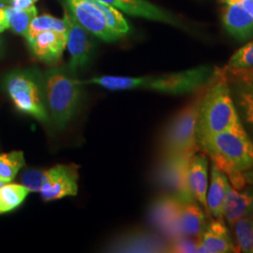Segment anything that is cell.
I'll return each instance as SVG.
<instances>
[{
	"label": "cell",
	"mask_w": 253,
	"mask_h": 253,
	"mask_svg": "<svg viewBox=\"0 0 253 253\" xmlns=\"http://www.w3.org/2000/svg\"><path fill=\"white\" fill-rule=\"evenodd\" d=\"M237 248L223 219L211 220L200 236L198 253H236Z\"/></svg>",
	"instance_id": "17"
},
{
	"label": "cell",
	"mask_w": 253,
	"mask_h": 253,
	"mask_svg": "<svg viewBox=\"0 0 253 253\" xmlns=\"http://www.w3.org/2000/svg\"><path fill=\"white\" fill-rule=\"evenodd\" d=\"M226 69L249 70L253 69V40L246 42L244 46L235 51L228 60Z\"/></svg>",
	"instance_id": "29"
},
{
	"label": "cell",
	"mask_w": 253,
	"mask_h": 253,
	"mask_svg": "<svg viewBox=\"0 0 253 253\" xmlns=\"http://www.w3.org/2000/svg\"><path fill=\"white\" fill-rule=\"evenodd\" d=\"M243 174H244V177L246 178L247 183L249 185L253 186V168L251 169V170H249V171H247V172H245Z\"/></svg>",
	"instance_id": "35"
},
{
	"label": "cell",
	"mask_w": 253,
	"mask_h": 253,
	"mask_svg": "<svg viewBox=\"0 0 253 253\" xmlns=\"http://www.w3.org/2000/svg\"><path fill=\"white\" fill-rule=\"evenodd\" d=\"M145 76L143 77H128V76H99L91 78L84 84H97L111 91L134 90L143 89Z\"/></svg>",
	"instance_id": "22"
},
{
	"label": "cell",
	"mask_w": 253,
	"mask_h": 253,
	"mask_svg": "<svg viewBox=\"0 0 253 253\" xmlns=\"http://www.w3.org/2000/svg\"><path fill=\"white\" fill-rule=\"evenodd\" d=\"M94 1L101 11L109 27L113 31H115L121 37L125 36L130 31L129 25L127 24L126 19L124 18V16L122 15L119 9H116L107 4H104L98 0H94Z\"/></svg>",
	"instance_id": "28"
},
{
	"label": "cell",
	"mask_w": 253,
	"mask_h": 253,
	"mask_svg": "<svg viewBox=\"0 0 253 253\" xmlns=\"http://www.w3.org/2000/svg\"><path fill=\"white\" fill-rule=\"evenodd\" d=\"M43 85L50 120L58 129H62L79 110L83 83L67 64L46 71L43 73Z\"/></svg>",
	"instance_id": "3"
},
{
	"label": "cell",
	"mask_w": 253,
	"mask_h": 253,
	"mask_svg": "<svg viewBox=\"0 0 253 253\" xmlns=\"http://www.w3.org/2000/svg\"><path fill=\"white\" fill-rule=\"evenodd\" d=\"M78 166L59 164L47 170V178L41 195L44 201L61 199L74 196L78 190Z\"/></svg>",
	"instance_id": "12"
},
{
	"label": "cell",
	"mask_w": 253,
	"mask_h": 253,
	"mask_svg": "<svg viewBox=\"0 0 253 253\" xmlns=\"http://www.w3.org/2000/svg\"><path fill=\"white\" fill-rule=\"evenodd\" d=\"M233 229L240 252L253 253V212L235 222Z\"/></svg>",
	"instance_id": "26"
},
{
	"label": "cell",
	"mask_w": 253,
	"mask_h": 253,
	"mask_svg": "<svg viewBox=\"0 0 253 253\" xmlns=\"http://www.w3.org/2000/svg\"><path fill=\"white\" fill-rule=\"evenodd\" d=\"M24 166L25 157L22 151L0 154V178L6 183L13 180Z\"/></svg>",
	"instance_id": "27"
},
{
	"label": "cell",
	"mask_w": 253,
	"mask_h": 253,
	"mask_svg": "<svg viewBox=\"0 0 253 253\" xmlns=\"http://www.w3.org/2000/svg\"><path fill=\"white\" fill-rule=\"evenodd\" d=\"M38 0H9V7L15 9H25L34 6Z\"/></svg>",
	"instance_id": "32"
},
{
	"label": "cell",
	"mask_w": 253,
	"mask_h": 253,
	"mask_svg": "<svg viewBox=\"0 0 253 253\" xmlns=\"http://www.w3.org/2000/svg\"><path fill=\"white\" fill-rule=\"evenodd\" d=\"M196 152L179 154L161 158L155 172L157 184L182 203L194 202L188 184L190 161Z\"/></svg>",
	"instance_id": "7"
},
{
	"label": "cell",
	"mask_w": 253,
	"mask_h": 253,
	"mask_svg": "<svg viewBox=\"0 0 253 253\" xmlns=\"http://www.w3.org/2000/svg\"><path fill=\"white\" fill-rule=\"evenodd\" d=\"M27 41L33 56L49 65L59 62L67 47V37L54 31L41 32Z\"/></svg>",
	"instance_id": "16"
},
{
	"label": "cell",
	"mask_w": 253,
	"mask_h": 253,
	"mask_svg": "<svg viewBox=\"0 0 253 253\" xmlns=\"http://www.w3.org/2000/svg\"><path fill=\"white\" fill-rule=\"evenodd\" d=\"M204 88L196 92L165 127L160 145L161 158L198 151L197 121Z\"/></svg>",
	"instance_id": "5"
},
{
	"label": "cell",
	"mask_w": 253,
	"mask_h": 253,
	"mask_svg": "<svg viewBox=\"0 0 253 253\" xmlns=\"http://www.w3.org/2000/svg\"><path fill=\"white\" fill-rule=\"evenodd\" d=\"M168 239L147 231H132L118 236L108 246L109 252L117 253H166Z\"/></svg>",
	"instance_id": "13"
},
{
	"label": "cell",
	"mask_w": 253,
	"mask_h": 253,
	"mask_svg": "<svg viewBox=\"0 0 253 253\" xmlns=\"http://www.w3.org/2000/svg\"><path fill=\"white\" fill-rule=\"evenodd\" d=\"M188 184L194 200L209 215L207 194L208 189V160L204 153L194 154L190 161L188 171Z\"/></svg>",
	"instance_id": "18"
},
{
	"label": "cell",
	"mask_w": 253,
	"mask_h": 253,
	"mask_svg": "<svg viewBox=\"0 0 253 253\" xmlns=\"http://www.w3.org/2000/svg\"><path fill=\"white\" fill-rule=\"evenodd\" d=\"M9 29V22L4 8H0V34Z\"/></svg>",
	"instance_id": "34"
},
{
	"label": "cell",
	"mask_w": 253,
	"mask_h": 253,
	"mask_svg": "<svg viewBox=\"0 0 253 253\" xmlns=\"http://www.w3.org/2000/svg\"><path fill=\"white\" fill-rule=\"evenodd\" d=\"M223 71L239 118L253 133V69Z\"/></svg>",
	"instance_id": "10"
},
{
	"label": "cell",
	"mask_w": 253,
	"mask_h": 253,
	"mask_svg": "<svg viewBox=\"0 0 253 253\" xmlns=\"http://www.w3.org/2000/svg\"><path fill=\"white\" fill-rule=\"evenodd\" d=\"M222 24L228 34L239 42L253 40V19L238 3L220 1Z\"/></svg>",
	"instance_id": "15"
},
{
	"label": "cell",
	"mask_w": 253,
	"mask_h": 253,
	"mask_svg": "<svg viewBox=\"0 0 253 253\" xmlns=\"http://www.w3.org/2000/svg\"><path fill=\"white\" fill-rule=\"evenodd\" d=\"M241 122L223 70L217 69L204 88L197 121L198 144Z\"/></svg>",
	"instance_id": "2"
},
{
	"label": "cell",
	"mask_w": 253,
	"mask_h": 253,
	"mask_svg": "<svg viewBox=\"0 0 253 253\" xmlns=\"http://www.w3.org/2000/svg\"><path fill=\"white\" fill-rule=\"evenodd\" d=\"M198 146L226 174L235 190H242L248 185L243 173L253 168V142L241 122L208 137Z\"/></svg>",
	"instance_id": "1"
},
{
	"label": "cell",
	"mask_w": 253,
	"mask_h": 253,
	"mask_svg": "<svg viewBox=\"0 0 253 253\" xmlns=\"http://www.w3.org/2000/svg\"><path fill=\"white\" fill-rule=\"evenodd\" d=\"M45 31H54L68 38V26L66 24V21L64 19L55 18L52 15L44 14L42 16L37 15L32 20L26 39L27 40L41 32Z\"/></svg>",
	"instance_id": "25"
},
{
	"label": "cell",
	"mask_w": 253,
	"mask_h": 253,
	"mask_svg": "<svg viewBox=\"0 0 253 253\" xmlns=\"http://www.w3.org/2000/svg\"><path fill=\"white\" fill-rule=\"evenodd\" d=\"M4 184H6V182L3 180V179H1V178H0V187H1V186H3Z\"/></svg>",
	"instance_id": "36"
},
{
	"label": "cell",
	"mask_w": 253,
	"mask_h": 253,
	"mask_svg": "<svg viewBox=\"0 0 253 253\" xmlns=\"http://www.w3.org/2000/svg\"><path fill=\"white\" fill-rule=\"evenodd\" d=\"M47 178V170H36L29 169L22 175V184L27 188L29 191L40 192Z\"/></svg>",
	"instance_id": "31"
},
{
	"label": "cell",
	"mask_w": 253,
	"mask_h": 253,
	"mask_svg": "<svg viewBox=\"0 0 253 253\" xmlns=\"http://www.w3.org/2000/svg\"><path fill=\"white\" fill-rule=\"evenodd\" d=\"M182 202L171 194L154 200L148 209V217L154 228L166 239L182 235L179 228Z\"/></svg>",
	"instance_id": "9"
},
{
	"label": "cell",
	"mask_w": 253,
	"mask_h": 253,
	"mask_svg": "<svg viewBox=\"0 0 253 253\" xmlns=\"http://www.w3.org/2000/svg\"><path fill=\"white\" fill-rule=\"evenodd\" d=\"M4 9L9 22V28L14 33L27 38L29 26L38 15L35 5L25 9H15L9 6Z\"/></svg>",
	"instance_id": "24"
},
{
	"label": "cell",
	"mask_w": 253,
	"mask_h": 253,
	"mask_svg": "<svg viewBox=\"0 0 253 253\" xmlns=\"http://www.w3.org/2000/svg\"><path fill=\"white\" fill-rule=\"evenodd\" d=\"M216 71V67L202 65L182 72L166 73L160 76H145L143 89L168 95L195 93L208 84Z\"/></svg>",
	"instance_id": "6"
},
{
	"label": "cell",
	"mask_w": 253,
	"mask_h": 253,
	"mask_svg": "<svg viewBox=\"0 0 253 253\" xmlns=\"http://www.w3.org/2000/svg\"><path fill=\"white\" fill-rule=\"evenodd\" d=\"M0 53H1V44H0Z\"/></svg>",
	"instance_id": "37"
},
{
	"label": "cell",
	"mask_w": 253,
	"mask_h": 253,
	"mask_svg": "<svg viewBox=\"0 0 253 253\" xmlns=\"http://www.w3.org/2000/svg\"><path fill=\"white\" fill-rule=\"evenodd\" d=\"M199 239L180 235L168 240L166 253H198Z\"/></svg>",
	"instance_id": "30"
},
{
	"label": "cell",
	"mask_w": 253,
	"mask_h": 253,
	"mask_svg": "<svg viewBox=\"0 0 253 253\" xmlns=\"http://www.w3.org/2000/svg\"><path fill=\"white\" fill-rule=\"evenodd\" d=\"M207 224V214L196 201L182 203L179 215V228L182 235L200 239Z\"/></svg>",
	"instance_id": "21"
},
{
	"label": "cell",
	"mask_w": 253,
	"mask_h": 253,
	"mask_svg": "<svg viewBox=\"0 0 253 253\" xmlns=\"http://www.w3.org/2000/svg\"><path fill=\"white\" fill-rule=\"evenodd\" d=\"M63 19L68 26L67 48L71 54V61L68 66L74 73H77L78 70L84 68L89 63L94 51V44L90 33L82 27L67 8H65Z\"/></svg>",
	"instance_id": "11"
},
{
	"label": "cell",
	"mask_w": 253,
	"mask_h": 253,
	"mask_svg": "<svg viewBox=\"0 0 253 253\" xmlns=\"http://www.w3.org/2000/svg\"><path fill=\"white\" fill-rule=\"evenodd\" d=\"M65 6L82 27L101 41L113 42L121 38L109 27L94 0H65Z\"/></svg>",
	"instance_id": "8"
},
{
	"label": "cell",
	"mask_w": 253,
	"mask_h": 253,
	"mask_svg": "<svg viewBox=\"0 0 253 253\" xmlns=\"http://www.w3.org/2000/svg\"><path fill=\"white\" fill-rule=\"evenodd\" d=\"M220 1H233L240 4L253 19V0H220Z\"/></svg>",
	"instance_id": "33"
},
{
	"label": "cell",
	"mask_w": 253,
	"mask_h": 253,
	"mask_svg": "<svg viewBox=\"0 0 253 253\" xmlns=\"http://www.w3.org/2000/svg\"><path fill=\"white\" fill-rule=\"evenodd\" d=\"M2 86L20 112L42 123L51 121L46 105L43 73L38 69L12 71L5 75Z\"/></svg>",
	"instance_id": "4"
},
{
	"label": "cell",
	"mask_w": 253,
	"mask_h": 253,
	"mask_svg": "<svg viewBox=\"0 0 253 253\" xmlns=\"http://www.w3.org/2000/svg\"><path fill=\"white\" fill-rule=\"evenodd\" d=\"M230 185L225 173L221 172L217 166L212 163L210 182L208 184L207 202L209 215L214 218L223 219V208L226 197L227 189Z\"/></svg>",
	"instance_id": "20"
},
{
	"label": "cell",
	"mask_w": 253,
	"mask_h": 253,
	"mask_svg": "<svg viewBox=\"0 0 253 253\" xmlns=\"http://www.w3.org/2000/svg\"><path fill=\"white\" fill-rule=\"evenodd\" d=\"M253 212V186H246L244 189L237 190L230 184L223 208V218L228 225L233 228L235 222Z\"/></svg>",
	"instance_id": "19"
},
{
	"label": "cell",
	"mask_w": 253,
	"mask_h": 253,
	"mask_svg": "<svg viewBox=\"0 0 253 253\" xmlns=\"http://www.w3.org/2000/svg\"><path fill=\"white\" fill-rule=\"evenodd\" d=\"M128 15L167 24L172 27H185V23L172 12L158 7L147 0H98Z\"/></svg>",
	"instance_id": "14"
},
{
	"label": "cell",
	"mask_w": 253,
	"mask_h": 253,
	"mask_svg": "<svg viewBox=\"0 0 253 253\" xmlns=\"http://www.w3.org/2000/svg\"><path fill=\"white\" fill-rule=\"evenodd\" d=\"M23 184H4L0 187V214H6L19 208L29 194Z\"/></svg>",
	"instance_id": "23"
}]
</instances>
